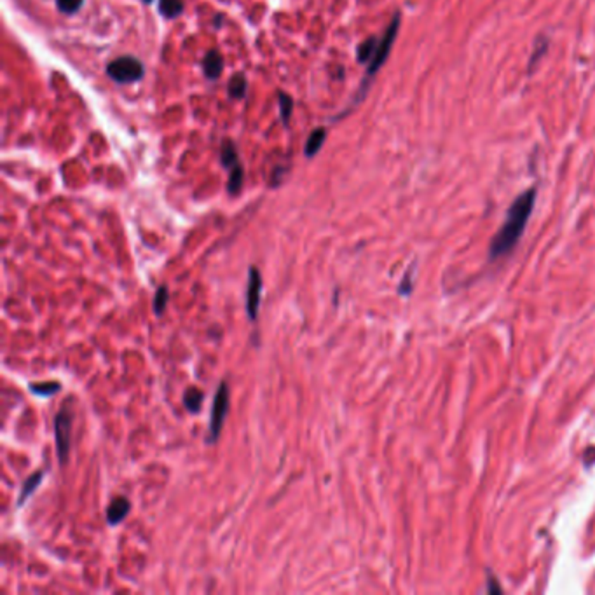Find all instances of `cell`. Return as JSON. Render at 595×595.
<instances>
[{
	"label": "cell",
	"mask_w": 595,
	"mask_h": 595,
	"mask_svg": "<svg viewBox=\"0 0 595 595\" xmlns=\"http://www.w3.org/2000/svg\"><path fill=\"white\" fill-rule=\"evenodd\" d=\"M536 201V190L529 189L525 192L520 194L513 204L510 207L508 215H506L505 223L499 229V233L496 234V238L491 243V257L496 259V257H501L505 253H508L510 250L515 246L517 241L522 236L525 226H527V220L531 216L532 208H534Z\"/></svg>",
	"instance_id": "cell-1"
},
{
	"label": "cell",
	"mask_w": 595,
	"mask_h": 595,
	"mask_svg": "<svg viewBox=\"0 0 595 595\" xmlns=\"http://www.w3.org/2000/svg\"><path fill=\"white\" fill-rule=\"evenodd\" d=\"M398 28H400V14H395V18H393V21L389 23V27L386 28L383 39L379 40V46H377L376 54H374L372 60L369 61V68H367V79L362 82V90H360V94H358V98H356V102H360L363 97H365L367 90H369L370 79H372V77L376 75L377 72H379V68L383 67V65L386 63V60H388L389 51H391V47H393V42H395L396 35H398Z\"/></svg>",
	"instance_id": "cell-2"
},
{
	"label": "cell",
	"mask_w": 595,
	"mask_h": 595,
	"mask_svg": "<svg viewBox=\"0 0 595 595\" xmlns=\"http://www.w3.org/2000/svg\"><path fill=\"white\" fill-rule=\"evenodd\" d=\"M229 405H231L229 386L222 381V383L219 384V389H216L215 400H213V407H211V416H210V442L211 443H215L216 440L220 438L223 422H226L227 412H229Z\"/></svg>",
	"instance_id": "cell-3"
},
{
	"label": "cell",
	"mask_w": 595,
	"mask_h": 595,
	"mask_svg": "<svg viewBox=\"0 0 595 595\" xmlns=\"http://www.w3.org/2000/svg\"><path fill=\"white\" fill-rule=\"evenodd\" d=\"M106 73L117 84H131L137 82L143 77V65L135 56H119L112 63H109Z\"/></svg>",
	"instance_id": "cell-4"
},
{
	"label": "cell",
	"mask_w": 595,
	"mask_h": 595,
	"mask_svg": "<svg viewBox=\"0 0 595 595\" xmlns=\"http://www.w3.org/2000/svg\"><path fill=\"white\" fill-rule=\"evenodd\" d=\"M70 435H72V414L67 407L60 410L54 417V438H56V450L60 465L65 466L68 462V453H70Z\"/></svg>",
	"instance_id": "cell-5"
},
{
	"label": "cell",
	"mask_w": 595,
	"mask_h": 595,
	"mask_svg": "<svg viewBox=\"0 0 595 595\" xmlns=\"http://www.w3.org/2000/svg\"><path fill=\"white\" fill-rule=\"evenodd\" d=\"M260 293H262V276L255 266L248 267V285H246V314L252 321L259 316Z\"/></svg>",
	"instance_id": "cell-6"
},
{
	"label": "cell",
	"mask_w": 595,
	"mask_h": 595,
	"mask_svg": "<svg viewBox=\"0 0 595 595\" xmlns=\"http://www.w3.org/2000/svg\"><path fill=\"white\" fill-rule=\"evenodd\" d=\"M131 510L130 499L124 498V496H117L116 499H112L106 508V522L110 525H119L124 519L128 517Z\"/></svg>",
	"instance_id": "cell-7"
},
{
	"label": "cell",
	"mask_w": 595,
	"mask_h": 595,
	"mask_svg": "<svg viewBox=\"0 0 595 595\" xmlns=\"http://www.w3.org/2000/svg\"><path fill=\"white\" fill-rule=\"evenodd\" d=\"M203 68H204V75L208 77V79L215 80L219 79L220 73L223 70V60H222V54L219 53V51H210V53L204 56L203 60Z\"/></svg>",
	"instance_id": "cell-8"
},
{
	"label": "cell",
	"mask_w": 595,
	"mask_h": 595,
	"mask_svg": "<svg viewBox=\"0 0 595 595\" xmlns=\"http://www.w3.org/2000/svg\"><path fill=\"white\" fill-rule=\"evenodd\" d=\"M44 475H46L44 472H35L34 475H30L27 480H25L23 487H21V492H20V498H18V506H23L25 503H27V499L30 498L37 489H39L40 484H42V480H44Z\"/></svg>",
	"instance_id": "cell-9"
},
{
	"label": "cell",
	"mask_w": 595,
	"mask_h": 595,
	"mask_svg": "<svg viewBox=\"0 0 595 595\" xmlns=\"http://www.w3.org/2000/svg\"><path fill=\"white\" fill-rule=\"evenodd\" d=\"M204 393L201 391L200 388L192 386V388H187V391L183 393V405L189 412H200L201 405H203Z\"/></svg>",
	"instance_id": "cell-10"
},
{
	"label": "cell",
	"mask_w": 595,
	"mask_h": 595,
	"mask_svg": "<svg viewBox=\"0 0 595 595\" xmlns=\"http://www.w3.org/2000/svg\"><path fill=\"white\" fill-rule=\"evenodd\" d=\"M325 138H326V131L323 130V128L314 130L313 133L309 135V138H307L306 147H304V154H306V157H314L316 154H318V150L323 147Z\"/></svg>",
	"instance_id": "cell-11"
},
{
	"label": "cell",
	"mask_w": 595,
	"mask_h": 595,
	"mask_svg": "<svg viewBox=\"0 0 595 595\" xmlns=\"http://www.w3.org/2000/svg\"><path fill=\"white\" fill-rule=\"evenodd\" d=\"M220 161H222V166L231 170L233 166H236L240 163V157H238V149L231 140H226L222 143V150H220Z\"/></svg>",
	"instance_id": "cell-12"
},
{
	"label": "cell",
	"mask_w": 595,
	"mask_h": 595,
	"mask_svg": "<svg viewBox=\"0 0 595 595\" xmlns=\"http://www.w3.org/2000/svg\"><path fill=\"white\" fill-rule=\"evenodd\" d=\"M231 175H229V183H227V190H229L231 196H236V194L241 192V187H243V178H245V171H243V166H241V163H238L236 166L231 168Z\"/></svg>",
	"instance_id": "cell-13"
},
{
	"label": "cell",
	"mask_w": 595,
	"mask_h": 595,
	"mask_svg": "<svg viewBox=\"0 0 595 595\" xmlns=\"http://www.w3.org/2000/svg\"><path fill=\"white\" fill-rule=\"evenodd\" d=\"M377 46H379V39H376V37H370V39H367L365 42H362V46L358 47L360 63H369V61L374 58V54H376Z\"/></svg>",
	"instance_id": "cell-14"
},
{
	"label": "cell",
	"mask_w": 595,
	"mask_h": 595,
	"mask_svg": "<svg viewBox=\"0 0 595 595\" xmlns=\"http://www.w3.org/2000/svg\"><path fill=\"white\" fill-rule=\"evenodd\" d=\"M246 87H248L246 77L243 75V73H236V75H233V79L229 80V86H227V90H229L231 98L241 100V98H243L246 94Z\"/></svg>",
	"instance_id": "cell-15"
},
{
	"label": "cell",
	"mask_w": 595,
	"mask_h": 595,
	"mask_svg": "<svg viewBox=\"0 0 595 595\" xmlns=\"http://www.w3.org/2000/svg\"><path fill=\"white\" fill-rule=\"evenodd\" d=\"M183 11V0H159V13L164 18H176Z\"/></svg>",
	"instance_id": "cell-16"
},
{
	"label": "cell",
	"mask_w": 595,
	"mask_h": 595,
	"mask_svg": "<svg viewBox=\"0 0 595 595\" xmlns=\"http://www.w3.org/2000/svg\"><path fill=\"white\" fill-rule=\"evenodd\" d=\"M278 104H280V114H281V121L285 126H288L290 123V117H292V112H293V100L288 97L286 93H278Z\"/></svg>",
	"instance_id": "cell-17"
},
{
	"label": "cell",
	"mask_w": 595,
	"mask_h": 595,
	"mask_svg": "<svg viewBox=\"0 0 595 595\" xmlns=\"http://www.w3.org/2000/svg\"><path fill=\"white\" fill-rule=\"evenodd\" d=\"M61 389L60 383H42V384H30V391L35 396H42V398H49V396L56 395Z\"/></svg>",
	"instance_id": "cell-18"
},
{
	"label": "cell",
	"mask_w": 595,
	"mask_h": 595,
	"mask_svg": "<svg viewBox=\"0 0 595 595\" xmlns=\"http://www.w3.org/2000/svg\"><path fill=\"white\" fill-rule=\"evenodd\" d=\"M168 299H170V293H168L166 286H159L154 295V313L157 316H163L164 311H166Z\"/></svg>",
	"instance_id": "cell-19"
},
{
	"label": "cell",
	"mask_w": 595,
	"mask_h": 595,
	"mask_svg": "<svg viewBox=\"0 0 595 595\" xmlns=\"http://www.w3.org/2000/svg\"><path fill=\"white\" fill-rule=\"evenodd\" d=\"M84 0H56L58 9L63 14H75L82 7Z\"/></svg>",
	"instance_id": "cell-20"
},
{
	"label": "cell",
	"mask_w": 595,
	"mask_h": 595,
	"mask_svg": "<svg viewBox=\"0 0 595 595\" xmlns=\"http://www.w3.org/2000/svg\"><path fill=\"white\" fill-rule=\"evenodd\" d=\"M142 2H145V4H150V2H152V0H142Z\"/></svg>",
	"instance_id": "cell-21"
}]
</instances>
